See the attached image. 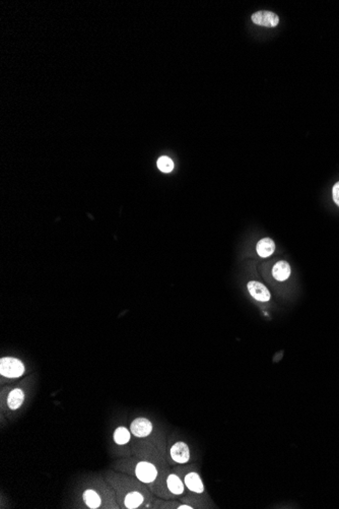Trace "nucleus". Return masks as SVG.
Returning <instances> with one entry per match:
<instances>
[{"mask_svg":"<svg viewBox=\"0 0 339 509\" xmlns=\"http://www.w3.org/2000/svg\"><path fill=\"white\" fill-rule=\"evenodd\" d=\"M107 482L114 489L120 508H152L155 498L148 487L130 475L108 472Z\"/></svg>","mask_w":339,"mask_h":509,"instance_id":"nucleus-1","label":"nucleus"},{"mask_svg":"<svg viewBox=\"0 0 339 509\" xmlns=\"http://www.w3.org/2000/svg\"><path fill=\"white\" fill-rule=\"evenodd\" d=\"M80 498L86 508H120L114 489L107 486L101 479H95L89 482L81 490Z\"/></svg>","mask_w":339,"mask_h":509,"instance_id":"nucleus-2","label":"nucleus"},{"mask_svg":"<svg viewBox=\"0 0 339 509\" xmlns=\"http://www.w3.org/2000/svg\"><path fill=\"white\" fill-rule=\"evenodd\" d=\"M174 469L182 478L188 492L194 494H206L203 480L196 465L181 464L178 466L176 465Z\"/></svg>","mask_w":339,"mask_h":509,"instance_id":"nucleus-3","label":"nucleus"},{"mask_svg":"<svg viewBox=\"0 0 339 509\" xmlns=\"http://www.w3.org/2000/svg\"><path fill=\"white\" fill-rule=\"evenodd\" d=\"M166 458L169 464H187L191 459L189 445L183 440H176L166 447Z\"/></svg>","mask_w":339,"mask_h":509,"instance_id":"nucleus-4","label":"nucleus"},{"mask_svg":"<svg viewBox=\"0 0 339 509\" xmlns=\"http://www.w3.org/2000/svg\"><path fill=\"white\" fill-rule=\"evenodd\" d=\"M25 373L24 363L16 358L7 357L0 360V374L7 378H19Z\"/></svg>","mask_w":339,"mask_h":509,"instance_id":"nucleus-5","label":"nucleus"},{"mask_svg":"<svg viewBox=\"0 0 339 509\" xmlns=\"http://www.w3.org/2000/svg\"><path fill=\"white\" fill-rule=\"evenodd\" d=\"M165 484H166V488H167L169 494L172 495V497L174 499L180 500L188 493V490H187L182 478L175 469L169 471V473L166 476Z\"/></svg>","mask_w":339,"mask_h":509,"instance_id":"nucleus-6","label":"nucleus"},{"mask_svg":"<svg viewBox=\"0 0 339 509\" xmlns=\"http://www.w3.org/2000/svg\"><path fill=\"white\" fill-rule=\"evenodd\" d=\"M153 429H154L153 423L145 417L136 418L130 424V431L132 435L140 439L149 437L153 433Z\"/></svg>","mask_w":339,"mask_h":509,"instance_id":"nucleus-7","label":"nucleus"},{"mask_svg":"<svg viewBox=\"0 0 339 509\" xmlns=\"http://www.w3.org/2000/svg\"><path fill=\"white\" fill-rule=\"evenodd\" d=\"M181 502L192 505L194 508H216V505L211 502L208 494H194L188 492L183 498L180 499Z\"/></svg>","mask_w":339,"mask_h":509,"instance_id":"nucleus-8","label":"nucleus"},{"mask_svg":"<svg viewBox=\"0 0 339 509\" xmlns=\"http://www.w3.org/2000/svg\"><path fill=\"white\" fill-rule=\"evenodd\" d=\"M252 21L254 24L267 28H274L279 23V18L277 15L267 11L257 12L252 15Z\"/></svg>","mask_w":339,"mask_h":509,"instance_id":"nucleus-9","label":"nucleus"},{"mask_svg":"<svg viewBox=\"0 0 339 509\" xmlns=\"http://www.w3.org/2000/svg\"><path fill=\"white\" fill-rule=\"evenodd\" d=\"M248 291L250 295L259 302H268L270 300L269 290L261 283L256 281H251L248 283Z\"/></svg>","mask_w":339,"mask_h":509,"instance_id":"nucleus-10","label":"nucleus"},{"mask_svg":"<svg viewBox=\"0 0 339 509\" xmlns=\"http://www.w3.org/2000/svg\"><path fill=\"white\" fill-rule=\"evenodd\" d=\"M25 391L22 388H14L12 389L7 398V405L10 410L12 411H17L19 410L24 402H25Z\"/></svg>","mask_w":339,"mask_h":509,"instance_id":"nucleus-11","label":"nucleus"},{"mask_svg":"<svg viewBox=\"0 0 339 509\" xmlns=\"http://www.w3.org/2000/svg\"><path fill=\"white\" fill-rule=\"evenodd\" d=\"M290 272V266L286 261H278L272 269V276L278 282L286 281L289 278Z\"/></svg>","mask_w":339,"mask_h":509,"instance_id":"nucleus-12","label":"nucleus"},{"mask_svg":"<svg viewBox=\"0 0 339 509\" xmlns=\"http://www.w3.org/2000/svg\"><path fill=\"white\" fill-rule=\"evenodd\" d=\"M275 250V244L270 238H263L257 244V253L261 257H269Z\"/></svg>","mask_w":339,"mask_h":509,"instance_id":"nucleus-13","label":"nucleus"},{"mask_svg":"<svg viewBox=\"0 0 339 509\" xmlns=\"http://www.w3.org/2000/svg\"><path fill=\"white\" fill-rule=\"evenodd\" d=\"M131 434L132 433H131L130 429H128L124 426H120L114 431L113 440L117 445H125V444L129 443V441L131 439Z\"/></svg>","mask_w":339,"mask_h":509,"instance_id":"nucleus-14","label":"nucleus"},{"mask_svg":"<svg viewBox=\"0 0 339 509\" xmlns=\"http://www.w3.org/2000/svg\"><path fill=\"white\" fill-rule=\"evenodd\" d=\"M157 168L163 173H169L174 169V163L168 156H160L157 160Z\"/></svg>","mask_w":339,"mask_h":509,"instance_id":"nucleus-15","label":"nucleus"},{"mask_svg":"<svg viewBox=\"0 0 339 509\" xmlns=\"http://www.w3.org/2000/svg\"><path fill=\"white\" fill-rule=\"evenodd\" d=\"M332 195H333L334 203H335V204L339 207V182H337V183L333 186Z\"/></svg>","mask_w":339,"mask_h":509,"instance_id":"nucleus-16","label":"nucleus"}]
</instances>
